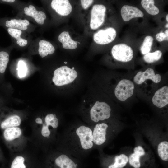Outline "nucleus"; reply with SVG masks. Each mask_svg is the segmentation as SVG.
<instances>
[{
	"label": "nucleus",
	"mask_w": 168,
	"mask_h": 168,
	"mask_svg": "<svg viewBox=\"0 0 168 168\" xmlns=\"http://www.w3.org/2000/svg\"><path fill=\"white\" fill-rule=\"evenodd\" d=\"M77 75V73L74 69L66 66H62L54 71L52 81L56 86H63L73 82Z\"/></svg>",
	"instance_id": "obj_1"
},
{
	"label": "nucleus",
	"mask_w": 168,
	"mask_h": 168,
	"mask_svg": "<svg viewBox=\"0 0 168 168\" xmlns=\"http://www.w3.org/2000/svg\"><path fill=\"white\" fill-rule=\"evenodd\" d=\"M90 114L91 119L97 123L110 117L111 108L110 105L105 102L97 101L91 108Z\"/></svg>",
	"instance_id": "obj_2"
},
{
	"label": "nucleus",
	"mask_w": 168,
	"mask_h": 168,
	"mask_svg": "<svg viewBox=\"0 0 168 168\" xmlns=\"http://www.w3.org/2000/svg\"><path fill=\"white\" fill-rule=\"evenodd\" d=\"M134 88V85L132 81L128 79H123L116 86L114 94L119 100L124 101L133 95Z\"/></svg>",
	"instance_id": "obj_3"
},
{
	"label": "nucleus",
	"mask_w": 168,
	"mask_h": 168,
	"mask_svg": "<svg viewBox=\"0 0 168 168\" xmlns=\"http://www.w3.org/2000/svg\"><path fill=\"white\" fill-rule=\"evenodd\" d=\"M111 53L115 60L122 62H129L133 57V51L132 48L124 44L114 46L112 49Z\"/></svg>",
	"instance_id": "obj_4"
},
{
	"label": "nucleus",
	"mask_w": 168,
	"mask_h": 168,
	"mask_svg": "<svg viewBox=\"0 0 168 168\" xmlns=\"http://www.w3.org/2000/svg\"><path fill=\"white\" fill-rule=\"evenodd\" d=\"M106 8L102 4H96L93 6L91 11L90 26L91 29L96 30L103 23Z\"/></svg>",
	"instance_id": "obj_5"
},
{
	"label": "nucleus",
	"mask_w": 168,
	"mask_h": 168,
	"mask_svg": "<svg viewBox=\"0 0 168 168\" xmlns=\"http://www.w3.org/2000/svg\"><path fill=\"white\" fill-rule=\"evenodd\" d=\"M76 133L83 149L88 150L92 148L93 144L92 131L89 127L81 126L77 129Z\"/></svg>",
	"instance_id": "obj_6"
},
{
	"label": "nucleus",
	"mask_w": 168,
	"mask_h": 168,
	"mask_svg": "<svg viewBox=\"0 0 168 168\" xmlns=\"http://www.w3.org/2000/svg\"><path fill=\"white\" fill-rule=\"evenodd\" d=\"M116 35L115 29L109 27L105 30H100L93 35L94 41L100 44H105L110 43L115 39Z\"/></svg>",
	"instance_id": "obj_7"
},
{
	"label": "nucleus",
	"mask_w": 168,
	"mask_h": 168,
	"mask_svg": "<svg viewBox=\"0 0 168 168\" xmlns=\"http://www.w3.org/2000/svg\"><path fill=\"white\" fill-rule=\"evenodd\" d=\"M134 82L137 85H141L147 80H150L155 83H159L161 80V77L159 74H156L154 70L148 68L144 71L138 72L133 78Z\"/></svg>",
	"instance_id": "obj_8"
},
{
	"label": "nucleus",
	"mask_w": 168,
	"mask_h": 168,
	"mask_svg": "<svg viewBox=\"0 0 168 168\" xmlns=\"http://www.w3.org/2000/svg\"><path fill=\"white\" fill-rule=\"evenodd\" d=\"M153 104L158 108L164 107L168 104V86H163L156 91L152 98Z\"/></svg>",
	"instance_id": "obj_9"
},
{
	"label": "nucleus",
	"mask_w": 168,
	"mask_h": 168,
	"mask_svg": "<svg viewBox=\"0 0 168 168\" xmlns=\"http://www.w3.org/2000/svg\"><path fill=\"white\" fill-rule=\"evenodd\" d=\"M108 127V125L104 123H98L95 126L92 131L93 143L99 145L105 142Z\"/></svg>",
	"instance_id": "obj_10"
},
{
	"label": "nucleus",
	"mask_w": 168,
	"mask_h": 168,
	"mask_svg": "<svg viewBox=\"0 0 168 168\" xmlns=\"http://www.w3.org/2000/svg\"><path fill=\"white\" fill-rule=\"evenodd\" d=\"M51 5L52 8L61 16H67L72 11V5L68 0H53Z\"/></svg>",
	"instance_id": "obj_11"
},
{
	"label": "nucleus",
	"mask_w": 168,
	"mask_h": 168,
	"mask_svg": "<svg viewBox=\"0 0 168 168\" xmlns=\"http://www.w3.org/2000/svg\"><path fill=\"white\" fill-rule=\"evenodd\" d=\"M121 14L123 20L125 21H128L133 18L142 17L144 16L143 13L138 8L128 5L123 6Z\"/></svg>",
	"instance_id": "obj_12"
},
{
	"label": "nucleus",
	"mask_w": 168,
	"mask_h": 168,
	"mask_svg": "<svg viewBox=\"0 0 168 168\" xmlns=\"http://www.w3.org/2000/svg\"><path fill=\"white\" fill-rule=\"evenodd\" d=\"M21 123V118L18 115H15L6 117L1 113L0 114V128L2 129L18 126Z\"/></svg>",
	"instance_id": "obj_13"
},
{
	"label": "nucleus",
	"mask_w": 168,
	"mask_h": 168,
	"mask_svg": "<svg viewBox=\"0 0 168 168\" xmlns=\"http://www.w3.org/2000/svg\"><path fill=\"white\" fill-rule=\"evenodd\" d=\"M58 125V120L55 115L52 114H47L45 118V124H43L41 130V134L44 137L49 136L50 132L48 128L50 126L54 128H56Z\"/></svg>",
	"instance_id": "obj_14"
},
{
	"label": "nucleus",
	"mask_w": 168,
	"mask_h": 168,
	"mask_svg": "<svg viewBox=\"0 0 168 168\" xmlns=\"http://www.w3.org/2000/svg\"><path fill=\"white\" fill-rule=\"evenodd\" d=\"M24 11L26 15L34 19L38 24L42 25L44 23V20L46 19V16L44 12L37 11L35 7L31 5L29 6V7H25Z\"/></svg>",
	"instance_id": "obj_15"
},
{
	"label": "nucleus",
	"mask_w": 168,
	"mask_h": 168,
	"mask_svg": "<svg viewBox=\"0 0 168 168\" xmlns=\"http://www.w3.org/2000/svg\"><path fill=\"white\" fill-rule=\"evenodd\" d=\"M54 164L57 168H77V165L65 154H62L55 160Z\"/></svg>",
	"instance_id": "obj_16"
},
{
	"label": "nucleus",
	"mask_w": 168,
	"mask_h": 168,
	"mask_svg": "<svg viewBox=\"0 0 168 168\" xmlns=\"http://www.w3.org/2000/svg\"><path fill=\"white\" fill-rule=\"evenodd\" d=\"M58 39L62 43L63 47L64 49H73L77 47L78 42L72 39L68 31L62 32L58 36Z\"/></svg>",
	"instance_id": "obj_17"
},
{
	"label": "nucleus",
	"mask_w": 168,
	"mask_h": 168,
	"mask_svg": "<svg viewBox=\"0 0 168 168\" xmlns=\"http://www.w3.org/2000/svg\"><path fill=\"white\" fill-rule=\"evenodd\" d=\"M145 154L144 150L141 146L135 147L134 149V153L131 154L129 156L128 159L130 164L135 168H140V158Z\"/></svg>",
	"instance_id": "obj_18"
},
{
	"label": "nucleus",
	"mask_w": 168,
	"mask_h": 168,
	"mask_svg": "<svg viewBox=\"0 0 168 168\" xmlns=\"http://www.w3.org/2000/svg\"><path fill=\"white\" fill-rule=\"evenodd\" d=\"M30 24L28 21L25 19H11L7 20L5 22V26L9 28L19 30H26L28 27L27 26Z\"/></svg>",
	"instance_id": "obj_19"
},
{
	"label": "nucleus",
	"mask_w": 168,
	"mask_h": 168,
	"mask_svg": "<svg viewBox=\"0 0 168 168\" xmlns=\"http://www.w3.org/2000/svg\"><path fill=\"white\" fill-rule=\"evenodd\" d=\"M54 51V47L49 42L44 40L39 41L38 52L42 58L53 54Z\"/></svg>",
	"instance_id": "obj_20"
},
{
	"label": "nucleus",
	"mask_w": 168,
	"mask_h": 168,
	"mask_svg": "<svg viewBox=\"0 0 168 168\" xmlns=\"http://www.w3.org/2000/svg\"><path fill=\"white\" fill-rule=\"evenodd\" d=\"M21 134V129L18 127H11L4 129L3 135L7 141H10L19 138Z\"/></svg>",
	"instance_id": "obj_21"
},
{
	"label": "nucleus",
	"mask_w": 168,
	"mask_h": 168,
	"mask_svg": "<svg viewBox=\"0 0 168 168\" xmlns=\"http://www.w3.org/2000/svg\"><path fill=\"white\" fill-rule=\"evenodd\" d=\"M153 0H142L141 3L142 7L149 14L152 15L157 14L159 12V9L154 5Z\"/></svg>",
	"instance_id": "obj_22"
},
{
	"label": "nucleus",
	"mask_w": 168,
	"mask_h": 168,
	"mask_svg": "<svg viewBox=\"0 0 168 168\" xmlns=\"http://www.w3.org/2000/svg\"><path fill=\"white\" fill-rule=\"evenodd\" d=\"M7 31L9 34L12 37L16 40V43L20 46L23 47L26 46L27 44V40L21 37L22 33L21 30L8 28Z\"/></svg>",
	"instance_id": "obj_23"
},
{
	"label": "nucleus",
	"mask_w": 168,
	"mask_h": 168,
	"mask_svg": "<svg viewBox=\"0 0 168 168\" xmlns=\"http://www.w3.org/2000/svg\"><path fill=\"white\" fill-rule=\"evenodd\" d=\"M128 160V157L124 154L116 156L115 158L114 163L109 166L108 168H122L126 165Z\"/></svg>",
	"instance_id": "obj_24"
},
{
	"label": "nucleus",
	"mask_w": 168,
	"mask_h": 168,
	"mask_svg": "<svg viewBox=\"0 0 168 168\" xmlns=\"http://www.w3.org/2000/svg\"><path fill=\"white\" fill-rule=\"evenodd\" d=\"M158 152L159 157L163 160H168V142L164 141L161 142L158 146Z\"/></svg>",
	"instance_id": "obj_25"
},
{
	"label": "nucleus",
	"mask_w": 168,
	"mask_h": 168,
	"mask_svg": "<svg viewBox=\"0 0 168 168\" xmlns=\"http://www.w3.org/2000/svg\"><path fill=\"white\" fill-rule=\"evenodd\" d=\"M162 55L161 52L157 50L152 53H149L144 56L143 58L144 61L149 63H153L159 60Z\"/></svg>",
	"instance_id": "obj_26"
},
{
	"label": "nucleus",
	"mask_w": 168,
	"mask_h": 168,
	"mask_svg": "<svg viewBox=\"0 0 168 168\" xmlns=\"http://www.w3.org/2000/svg\"><path fill=\"white\" fill-rule=\"evenodd\" d=\"M153 40V38L151 36H147L145 37L140 49L142 54L144 55L149 53L152 45Z\"/></svg>",
	"instance_id": "obj_27"
},
{
	"label": "nucleus",
	"mask_w": 168,
	"mask_h": 168,
	"mask_svg": "<svg viewBox=\"0 0 168 168\" xmlns=\"http://www.w3.org/2000/svg\"><path fill=\"white\" fill-rule=\"evenodd\" d=\"M9 55L4 51H0V73L3 74L6 70L9 62Z\"/></svg>",
	"instance_id": "obj_28"
},
{
	"label": "nucleus",
	"mask_w": 168,
	"mask_h": 168,
	"mask_svg": "<svg viewBox=\"0 0 168 168\" xmlns=\"http://www.w3.org/2000/svg\"><path fill=\"white\" fill-rule=\"evenodd\" d=\"M24 161V158L22 156L16 157L12 162L10 168H26Z\"/></svg>",
	"instance_id": "obj_29"
},
{
	"label": "nucleus",
	"mask_w": 168,
	"mask_h": 168,
	"mask_svg": "<svg viewBox=\"0 0 168 168\" xmlns=\"http://www.w3.org/2000/svg\"><path fill=\"white\" fill-rule=\"evenodd\" d=\"M16 70H18V74L19 77H25L27 73V68L25 63L22 61H19Z\"/></svg>",
	"instance_id": "obj_30"
},
{
	"label": "nucleus",
	"mask_w": 168,
	"mask_h": 168,
	"mask_svg": "<svg viewBox=\"0 0 168 168\" xmlns=\"http://www.w3.org/2000/svg\"><path fill=\"white\" fill-rule=\"evenodd\" d=\"M156 40L159 42L164 40H168V30H166L164 32H161L156 34Z\"/></svg>",
	"instance_id": "obj_31"
},
{
	"label": "nucleus",
	"mask_w": 168,
	"mask_h": 168,
	"mask_svg": "<svg viewBox=\"0 0 168 168\" xmlns=\"http://www.w3.org/2000/svg\"><path fill=\"white\" fill-rule=\"evenodd\" d=\"M80 1L82 7L85 9H87L94 1L92 0H81Z\"/></svg>",
	"instance_id": "obj_32"
},
{
	"label": "nucleus",
	"mask_w": 168,
	"mask_h": 168,
	"mask_svg": "<svg viewBox=\"0 0 168 168\" xmlns=\"http://www.w3.org/2000/svg\"><path fill=\"white\" fill-rule=\"evenodd\" d=\"M35 121L36 123L40 124H42L43 122L41 119L40 118H37L36 119Z\"/></svg>",
	"instance_id": "obj_33"
},
{
	"label": "nucleus",
	"mask_w": 168,
	"mask_h": 168,
	"mask_svg": "<svg viewBox=\"0 0 168 168\" xmlns=\"http://www.w3.org/2000/svg\"><path fill=\"white\" fill-rule=\"evenodd\" d=\"M2 1L4 2H7L8 3H12L14 2L15 0H2Z\"/></svg>",
	"instance_id": "obj_34"
},
{
	"label": "nucleus",
	"mask_w": 168,
	"mask_h": 168,
	"mask_svg": "<svg viewBox=\"0 0 168 168\" xmlns=\"http://www.w3.org/2000/svg\"><path fill=\"white\" fill-rule=\"evenodd\" d=\"M166 20L167 22L168 21V14H167L166 17Z\"/></svg>",
	"instance_id": "obj_35"
},
{
	"label": "nucleus",
	"mask_w": 168,
	"mask_h": 168,
	"mask_svg": "<svg viewBox=\"0 0 168 168\" xmlns=\"http://www.w3.org/2000/svg\"><path fill=\"white\" fill-rule=\"evenodd\" d=\"M165 27L166 28H168V23H167L166 24Z\"/></svg>",
	"instance_id": "obj_36"
},
{
	"label": "nucleus",
	"mask_w": 168,
	"mask_h": 168,
	"mask_svg": "<svg viewBox=\"0 0 168 168\" xmlns=\"http://www.w3.org/2000/svg\"><path fill=\"white\" fill-rule=\"evenodd\" d=\"M1 152L0 151V158L1 157Z\"/></svg>",
	"instance_id": "obj_37"
},
{
	"label": "nucleus",
	"mask_w": 168,
	"mask_h": 168,
	"mask_svg": "<svg viewBox=\"0 0 168 168\" xmlns=\"http://www.w3.org/2000/svg\"><path fill=\"white\" fill-rule=\"evenodd\" d=\"M64 63H67V62H64Z\"/></svg>",
	"instance_id": "obj_38"
},
{
	"label": "nucleus",
	"mask_w": 168,
	"mask_h": 168,
	"mask_svg": "<svg viewBox=\"0 0 168 168\" xmlns=\"http://www.w3.org/2000/svg\"><path fill=\"white\" fill-rule=\"evenodd\" d=\"M78 43H79V44H80V42H78Z\"/></svg>",
	"instance_id": "obj_39"
}]
</instances>
